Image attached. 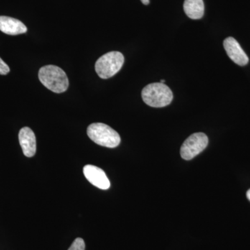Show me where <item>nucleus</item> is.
<instances>
[{
  "mask_svg": "<svg viewBox=\"0 0 250 250\" xmlns=\"http://www.w3.org/2000/svg\"><path fill=\"white\" fill-rule=\"evenodd\" d=\"M39 77L42 85L54 93H64L68 88L69 81L66 74L56 65H49L41 67Z\"/></svg>",
  "mask_w": 250,
  "mask_h": 250,
  "instance_id": "obj_1",
  "label": "nucleus"
},
{
  "mask_svg": "<svg viewBox=\"0 0 250 250\" xmlns=\"http://www.w3.org/2000/svg\"><path fill=\"white\" fill-rule=\"evenodd\" d=\"M143 102L152 107L161 108L172 103L173 94L168 86L162 83H152L142 90Z\"/></svg>",
  "mask_w": 250,
  "mask_h": 250,
  "instance_id": "obj_2",
  "label": "nucleus"
},
{
  "mask_svg": "<svg viewBox=\"0 0 250 250\" xmlns=\"http://www.w3.org/2000/svg\"><path fill=\"white\" fill-rule=\"evenodd\" d=\"M87 134L94 143L108 148L118 147L121 136L114 129L104 123H93L88 126Z\"/></svg>",
  "mask_w": 250,
  "mask_h": 250,
  "instance_id": "obj_3",
  "label": "nucleus"
},
{
  "mask_svg": "<svg viewBox=\"0 0 250 250\" xmlns=\"http://www.w3.org/2000/svg\"><path fill=\"white\" fill-rule=\"evenodd\" d=\"M125 58L119 52H111L104 54L95 63V71L102 79H108L120 71L124 63Z\"/></svg>",
  "mask_w": 250,
  "mask_h": 250,
  "instance_id": "obj_4",
  "label": "nucleus"
},
{
  "mask_svg": "<svg viewBox=\"0 0 250 250\" xmlns=\"http://www.w3.org/2000/svg\"><path fill=\"white\" fill-rule=\"evenodd\" d=\"M208 139L204 133H195L189 136L181 147L182 159L189 161L200 154L208 146Z\"/></svg>",
  "mask_w": 250,
  "mask_h": 250,
  "instance_id": "obj_5",
  "label": "nucleus"
},
{
  "mask_svg": "<svg viewBox=\"0 0 250 250\" xmlns=\"http://www.w3.org/2000/svg\"><path fill=\"white\" fill-rule=\"evenodd\" d=\"M83 174L85 178L95 187L102 190H107L111 184L104 171L93 165H86L83 167Z\"/></svg>",
  "mask_w": 250,
  "mask_h": 250,
  "instance_id": "obj_6",
  "label": "nucleus"
},
{
  "mask_svg": "<svg viewBox=\"0 0 250 250\" xmlns=\"http://www.w3.org/2000/svg\"><path fill=\"white\" fill-rule=\"evenodd\" d=\"M223 45L228 57L237 65L244 66L248 63L249 58L236 39L232 37L227 38L224 41Z\"/></svg>",
  "mask_w": 250,
  "mask_h": 250,
  "instance_id": "obj_7",
  "label": "nucleus"
},
{
  "mask_svg": "<svg viewBox=\"0 0 250 250\" xmlns=\"http://www.w3.org/2000/svg\"><path fill=\"white\" fill-rule=\"evenodd\" d=\"M19 142L22 147L23 154L27 157H32L36 152L35 134L29 127H23L19 132Z\"/></svg>",
  "mask_w": 250,
  "mask_h": 250,
  "instance_id": "obj_8",
  "label": "nucleus"
},
{
  "mask_svg": "<svg viewBox=\"0 0 250 250\" xmlns=\"http://www.w3.org/2000/svg\"><path fill=\"white\" fill-rule=\"evenodd\" d=\"M0 31L9 35H18L27 32V28L21 21L7 16H0Z\"/></svg>",
  "mask_w": 250,
  "mask_h": 250,
  "instance_id": "obj_9",
  "label": "nucleus"
},
{
  "mask_svg": "<svg viewBox=\"0 0 250 250\" xmlns=\"http://www.w3.org/2000/svg\"><path fill=\"white\" fill-rule=\"evenodd\" d=\"M184 10L188 17L193 20L200 19L205 14L203 0H185Z\"/></svg>",
  "mask_w": 250,
  "mask_h": 250,
  "instance_id": "obj_10",
  "label": "nucleus"
},
{
  "mask_svg": "<svg viewBox=\"0 0 250 250\" xmlns=\"http://www.w3.org/2000/svg\"><path fill=\"white\" fill-rule=\"evenodd\" d=\"M85 242L82 238H77L74 241L68 250H85Z\"/></svg>",
  "mask_w": 250,
  "mask_h": 250,
  "instance_id": "obj_11",
  "label": "nucleus"
},
{
  "mask_svg": "<svg viewBox=\"0 0 250 250\" xmlns=\"http://www.w3.org/2000/svg\"><path fill=\"white\" fill-rule=\"evenodd\" d=\"M10 72L9 67L1 58H0V75H7Z\"/></svg>",
  "mask_w": 250,
  "mask_h": 250,
  "instance_id": "obj_12",
  "label": "nucleus"
},
{
  "mask_svg": "<svg viewBox=\"0 0 250 250\" xmlns=\"http://www.w3.org/2000/svg\"><path fill=\"white\" fill-rule=\"evenodd\" d=\"M143 4L147 5L149 4V0H141Z\"/></svg>",
  "mask_w": 250,
  "mask_h": 250,
  "instance_id": "obj_13",
  "label": "nucleus"
},
{
  "mask_svg": "<svg viewBox=\"0 0 250 250\" xmlns=\"http://www.w3.org/2000/svg\"><path fill=\"white\" fill-rule=\"evenodd\" d=\"M247 197H248V200L250 201V189L248 192H247Z\"/></svg>",
  "mask_w": 250,
  "mask_h": 250,
  "instance_id": "obj_14",
  "label": "nucleus"
},
{
  "mask_svg": "<svg viewBox=\"0 0 250 250\" xmlns=\"http://www.w3.org/2000/svg\"><path fill=\"white\" fill-rule=\"evenodd\" d=\"M166 81L164 80H162L160 81V83H164V82H165Z\"/></svg>",
  "mask_w": 250,
  "mask_h": 250,
  "instance_id": "obj_15",
  "label": "nucleus"
}]
</instances>
